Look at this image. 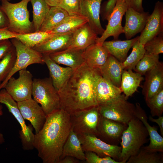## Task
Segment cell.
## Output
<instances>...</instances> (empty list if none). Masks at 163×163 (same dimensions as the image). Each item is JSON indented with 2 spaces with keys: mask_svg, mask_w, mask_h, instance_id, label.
Here are the masks:
<instances>
[{
  "mask_svg": "<svg viewBox=\"0 0 163 163\" xmlns=\"http://www.w3.org/2000/svg\"><path fill=\"white\" fill-rule=\"evenodd\" d=\"M149 136L142 121L135 116L128 123L123 132L120 143L122 149L121 163H126L131 156L137 154L142 146L146 143Z\"/></svg>",
  "mask_w": 163,
  "mask_h": 163,
  "instance_id": "3",
  "label": "cell"
},
{
  "mask_svg": "<svg viewBox=\"0 0 163 163\" xmlns=\"http://www.w3.org/2000/svg\"><path fill=\"white\" fill-rule=\"evenodd\" d=\"M79 160L71 156H67L59 161V163H78Z\"/></svg>",
  "mask_w": 163,
  "mask_h": 163,
  "instance_id": "48",
  "label": "cell"
},
{
  "mask_svg": "<svg viewBox=\"0 0 163 163\" xmlns=\"http://www.w3.org/2000/svg\"><path fill=\"white\" fill-rule=\"evenodd\" d=\"M103 0H80L79 14L85 17L88 23L97 34L101 35L104 31L100 18L101 4Z\"/></svg>",
  "mask_w": 163,
  "mask_h": 163,
  "instance_id": "17",
  "label": "cell"
},
{
  "mask_svg": "<svg viewBox=\"0 0 163 163\" xmlns=\"http://www.w3.org/2000/svg\"><path fill=\"white\" fill-rule=\"evenodd\" d=\"M136 107L135 116L143 123L149 134L150 142L149 145L143 147L145 149L152 152H163V138L158 132L155 126H151L148 121L146 113L139 103L135 104Z\"/></svg>",
  "mask_w": 163,
  "mask_h": 163,
  "instance_id": "19",
  "label": "cell"
},
{
  "mask_svg": "<svg viewBox=\"0 0 163 163\" xmlns=\"http://www.w3.org/2000/svg\"><path fill=\"white\" fill-rule=\"evenodd\" d=\"M19 72L18 78L11 77L4 88L17 102L32 98L33 82L32 75L26 69Z\"/></svg>",
  "mask_w": 163,
  "mask_h": 163,
  "instance_id": "10",
  "label": "cell"
},
{
  "mask_svg": "<svg viewBox=\"0 0 163 163\" xmlns=\"http://www.w3.org/2000/svg\"><path fill=\"white\" fill-rule=\"evenodd\" d=\"M122 92L117 87L101 76L97 87L96 99L98 105L104 104L120 96Z\"/></svg>",
  "mask_w": 163,
  "mask_h": 163,
  "instance_id": "27",
  "label": "cell"
},
{
  "mask_svg": "<svg viewBox=\"0 0 163 163\" xmlns=\"http://www.w3.org/2000/svg\"><path fill=\"white\" fill-rule=\"evenodd\" d=\"M145 54L159 55L163 53V33L147 42L144 45Z\"/></svg>",
  "mask_w": 163,
  "mask_h": 163,
  "instance_id": "39",
  "label": "cell"
},
{
  "mask_svg": "<svg viewBox=\"0 0 163 163\" xmlns=\"http://www.w3.org/2000/svg\"><path fill=\"white\" fill-rule=\"evenodd\" d=\"M8 18L0 5V29L8 27Z\"/></svg>",
  "mask_w": 163,
  "mask_h": 163,
  "instance_id": "46",
  "label": "cell"
},
{
  "mask_svg": "<svg viewBox=\"0 0 163 163\" xmlns=\"http://www.w3.org/2000/svg\"><path fill=\"white\" fill-rule=\"evenodd\" d=\"M43 55L44 63L49 69L53 85L58 92L71 77L75 70L69 67H61L53 61L49 54Z\"/></svg>",
  "mask_w": 163,
  "mask_h": 163,
  "instance_id": "20",
  "label": "cell"
},
{
  "mask_svg": "<svg viewBox=\"0 0 163 163\" xmlns=\"http://www.w3.org/2000/svg\"><path fill=\"white\" fill-rule=\"evenodd\" d=\"M149 120L157 124L160 128V131L161 136H163V117L161 116L158 117L157 119H154L151 116H149Z\"/></svg>",
  "mask_w": 163,
  "mask_h": 163,
  "instance_id": "47",
  "label": "cell"
},
{
  "mask_svg": "<svg viewBox=\"0 0 163 163\" xmlns=\"http://www.w3.org/2000/svg\"><path fill=\"white\" fill-rule=\"evenodd\" d=\"M84 50L68 48L51 53L49 55L56 63L66 65L75 70L85 63L83 56Z\"/></svg>",
  "mask_w": 163,
  "mask_h": 163,
  "instance_id": "22",
  "label": "cell"
},
{
  "mask_svg": "<svg viewBox=\"0 0 163 163\" xmlns=\"http://www.w3.org/2000/svg\"><path fill=\"white\" fill-rule=\"evenodd\" d=\"M69 114L71 129L77 135L88 134L98 137V127L101 116L98 105Z\"/></svg>",
  "mask_w": 163,
  "mask_h": 163,
  "instance_id": "7",
  "label": "cell"
},
{
  "mask_svg": "<svg viewBox=\"0 0 163 163\" xmlns=\"http://www.w3.org/2000/svg\"><path fill=\"white\" fill-rule=\"evenodd\" d=\"M125 14L123 33L127 40L130 39L143 29L150 15L148 12L137 11L129 7Z\"/></svg>",
  "mask_w": 163,
  "mask_h": 163,
  "instance_id": "18",
  "label": "cell"
},
{
  "mask_svg": "<svg viewBox=\"0 0 163 163\" xmlns=\"http://www.w3.org/2000/svg\"><path fill=\"white\" fill-rule=\"evenodd\" d=\"M125 0H118L107 20L106 29L101 36L97 37L96 43L101 45L108 37L112 36L114 40L118 39L120 35L123 33L122 21L123 16L128 8Z\"/></svg>",
  "mask_w": 163,
  "mask_h": 163,
  "instance_id": "12",
  "label": "cell"
},
{
  "mask_svg": "<svg viewBox=\"0 0 163 163\" xmlns=\"http://www.w3.org/2000/svg\"><path fill=\"white\" fill-rule=\"evenodd\" d=\"M30 0H22L17 3L2 1L1 6L9 21L8 28L17 34H24L34 31L33 24L30 20L27 5Z\"/></svg>",
  "mask_w": 163,
  "mask_h": 163,
  "instance_id": "4",
  "label": "cell"
},
{
  "mask_svg": "<svg viewBox=\"0 0 163 163\" xmlns=\"http://www.w3.org/2000/svg\"><path fill=\"white\" fill-rule=\"evenodd\" d=\"M143 80L144 78L142 75L133 72L132 70H123L120 88L126 99L137 91L141 81Z\"/></svg>",
  "mask_w": 163,
  "mask_h": 163,
  "instance_id": "29",
  "label": "cell"
},
{
  "mask_svg": "<svg viewBox=\"0 0 163 163\" xmlns=\"http://www.w3.org/2000/svg\"><path fill=\"white\" fill-rule=\"evenodd\" d=\"M17 103L24 119L29 121L35 133H38L42 128L46 117L41 107L32 98Z\"/></svg>",
  "mask_w": 163,
  "mask_h": 163,
  "instance_id": "14",
  "label": "cell"
},
{
  "mask_svg": "<svg viewBox=\"0 0 163 163\" xmlns=\"http://www.w3.org/2000/svg\"><path fill=\"white\" fill-rule=\"evenodd\" d=\"M16 53L12 46L7 54L0 60V84L7 78L14 65Z\"/></svg>",
  "mask_w": 163,
  "mask_h": 163,
  "instance_id": "36",
  "label": "cell"
},
{
  "mask_svg": "<svg viewBox=\"0 0 163 163\" xmlns=\"http://www.w3.org/2000/svg\"><path fill=\"white\" fill-rule=\"evenodd\" d=\"M139 39V36L131 39L121 40H114L105 41L102 45L108 53L123 63L127 56V54L133 44Z\"/></svg>",
  "mask_w": 163,
  "mask_h": 163,
  "instance_id": "26",
  "label": "cell"
},
{
  "mask_svg": "<svg viewBox=\"0 0 163 163\" xmlns=\"http://www.w3.org/2000/svg\"><path fill=\"white\" fill-rule=\"evenodd\" d=\"M2 106L0 105V116L2 115L3 114L2 110ZM4 141V139L3 135L0 132V144L3 143Z\"/></svg>",
  "mask_w": 163,
  "mask_h": 163,
  "instance_id": "50",
  "label": "cell"
},
{
  "mask_svg": "<svg viewBox=\"0 0 163 163\" xmlns=\"http://www.w3.org/2000/svg\"><path fill=\"white\" fill-rule=\"evenodd\" d=\"M121 94L107 103L98 105L101 115L104 117L128 125L134 117L135 105L127 100Z\"/></svg>",
  "mask_w": 163,
  "mask_h": 163,
  "instance_id": "6",
  "label": "cell"
},
{
  "mask_svg": "<svg viewBox=\"0 0 163 163\" xmlns=\"http://www.w3.org/2000/svg\"><path fill=\"white\" fill-rule=\"evenodd\" d=\"M80 0H62L58 6L65 10L69 15L79 14Z\"/></svg>",
  "mask_w": 163,
  "mask_h": 163,
  "instance_id": "40",
  "label": "cell"
},
{
  "mask_svg": "<svg viewBox=\"0 0 163 163\" xmlns=\"http://www.w3.org/2000/svg\"><path fill=\"white\" fill-rule=\"evenodd\" d=\"M32 96L33 99L41 105L46 116L60 109L58 92L50 77L33 79Z\"/></svg>",
  "mask_w": 163,
  "mask_h": 163,
  "instance_id": "5",
  "label": "cell"
},
{
  "mask_svg": "<svg viewBox=\"0 0 163 163\" xmlns=\"http://www.w3.org/2000/svg\"><path fill=\"white\" fill-rule=\"evenodd\" d=\"M97 37V34L87 23L73 32L72 43L68 48L84 50L95 43Z\"/></svg>",
  "mask_w": 163,
  "mask_h": 163,
  "instance_id": "25",
  "label": "cell"
},
{
  "mask_svg": "<svg viewBox=\"0 0 163 163\" xmlns=\"http://www.w3.org/2000/svg\"><path fill=\"white\" fill-rule=\"evenodd\" d=\"M55 34L40 30L24 34H18L15 37L28 47L33 49L52 37Z\"/></svg>",
  "mask_w": 163,
  "mask_h": 163,
  "instance_id": "32",
  "label": "cell"
},
{
  "mask_svg": "<svg viewBox=\"0 0 163 163\" xmlns=\"http://www.w3.org/2000/svg\"><path fill=\"white\" fill-rule=\"evenodd\" d=\"M73 33L55 34L47 40L33 49L43 54L49 55L66 50L72 44Z\"/></svg>",
  "mask_w": 163,
  "mask_h": 163,
  "instance_id": "21",
  "label": "cell"
},
{
  "mask_svg": "<svg viewBox=\"0 0 163 163\" xmlns=\"http://www.w3.org/2000/svg\"><path fill=\"white\" fill-rule=\"evenodd\" d=\"M11 39L16 51V60L11 72L0 84V90L4 88L9 79L18 72L33 64L44 63L43 54L26 46L16 38Z\"/></svg>",
  "mask_w": 163,
  "mask_h": 163,
  "instance_id": "9",
  "label": "cell"
},
{
  "mask_svg": "<svg viewBox=\"0 0 163 163\" xmlns=\"http://www.w3.org/2000/svg\"><path fill=\"white\" fill-rule=\"evenodd\" d=\"M85 161L88 163H120L110 156L101 157L94 152H85Z\"/></svg>",
  "mask_w": 163,
  "mask_h": 163,
  "instance_id": "41",
  "label": "cell"
},
{
  "mask_svg": "<svg viewBox=\"0 0 163 163\" xmlns=\"http://www.w3.org/2000/svg\"><path fill=\"white\" fill-rule=\"evenodd\" d=\"M118 0H109L106 5L104 13V19L107 20Z\"/></svg>",
  "mask_w": 163,
  "mask_h": 163,
  "instance_id": "44",
  "label": "cell"
},
{
  "mask_svg": "<svg viewBox=\"0 0 163 163\" xmlns=\"http://www.w3.org/2000/svg\"><path fill=\"white\" fill-rule=\"evenodd\" d=\"M128 125L104 117L101 115L98 127V137L111 145H118L122 133Z\"/></svg>",
  "mask_w": 163,
  "mask_h": 163,
  "instance_id": "15",
  "label": "cell"
},
{
  "mask_svg": "<svg viewBox=\"0 0 163 163\" xmlns=\"http://www.w3.org/2000/svg\"><path fill=\"white\" fill-rule=\"evenodd\" d=\"M78 136L84 152H93L101 157L110 156L121 163V146L108 143L93 135L82 134Z\"/></svg>",
  "mask_w": 163,
  "mask_h": 163,
  "instance_id": "11",
  "label": "cell"
},
{
  "mask_svg": "<svg viewBox=\"0 0 163 163\" xmlns=\"http://www.w3.org/2000/svg\"><path fill=\"white\" fill-rule=\"evenodd\" d=\"M11 0H0V1H1L2 2V1H10Z\"/></svg>",
  "mask_w": 163,
  "mask_h": 163,
  "instance_id": "51",
  "label": "cell"
},
{
  "mask_svg": "<svg viewBox=\"0 0 163 163\" xmlns=\"http://www.w3.org/2000/svg\"><path fill=\"white\" fill-rule=\"evenodd\" d=\"M69 15L59 6L50 7L40 27L42 31H51L60 24Z\"/></svg>",
  "mask_w": 163,
  "mask_h": 163,
  "instance_id": "30",
  "label": "cell"
},
{
  "mask_svg": "<svg viewBox=\"0 0 163 163\" xmlns=\"http://www.w3.org/2000/svg\"><path fill=\"white\" fill-rule=\"evenodd\" d=\"M99 70L103 78L115 86L120 88L124 70L122 63L110 54L105 63Z\"/></svg>",
  "mask_w": 163,
  "mask_h": 163,
  "instance_id": "24",
  "label": "cell"
},
{
  "mask_svg": "<svg viewBox=\"0 0 163 163\" xmlns=\"http://www.w3.org/2000/svg\"><path fill=\"white\" fill-rule=\"evenodd\" d=\"M0 103L6 105L21 126L19 134L23 149L25 150L33 149L34 148L35 134L33 132V126L31 125H26L18 108L17 102L4 88L0 90Z\"/></svg>",
  "mask_w": 163,
  "mask_h": 163,
  "instance_id": "8",
  "label": "cell"
},
{
  "mask_svg": "<svg viewBox=\"0 0 163 163\" xmlns=\"http://www.w3.org/2000/svg\"><path fill=\"white\" fill-rule=\"evenodd\" d=\"M110 54L102 45L95 43L83 51L85 62L89 67L99 69L107 61Z\"/></svg>",
  "mask_w": 163,
  "mask_h": 163,
  "instance_id": "23",
  "label": "cell"
},
{
  "mask_svg": "<svg viewBox=\"0 0 163 163\" xmlns=\"http://www.w3.org/2000/svg\"><path fill=\"white\" fill-rule=\"evenodd\" d=\"M71 129L70 114L60 109L46 116L41 129L35 134L34 148L43 163H59Z\"/></svg>",
  "mask_w": 163,
  "mask_h": 163,
  "instance_id": "2",
  "label": "cell"
},
{
  "mask_svg": "<svg viewBox=\"0 0 163 163\" xmlns=\"http://www.w3.org/2000/svg\"><path fill=\"white\" fill-rule=\"evenodd\" d=\"M18 34L10 31L8 27L0 29V41L15 38Z\"/></svg>",
  "mask_w": 163,
  "mask_h": 163,
  "instance_id": "45",
  "label": "cell"
},
{
  "mask_svg": "<svg viewBox=\"0 0 163 163\" xmlns=\"http://www.w3.org/2000/svg\"><path fill=\"white\" fill-rule=\"evenodd\" d=\"M148 151L142 147L138 153L131 156L126 163H162V155Z\"/></svg>",
  "mask_w": 163,
  "mask_h": 163,
  "instance_id": "34",
  "label": "cell"
},
{
  "mask_svg": "<svg viewBox=\"0 0 163 163\" xmlns=\"http://www.w3.org/2000/svg\"><path fill=\"white\" fill-rule=\"evenodd\" d=\"M101 76L99 69L92 68L85 62L75 70L58 91L60 109L70 114L98 105L96 90Z\"/></svg>",
  "mask_w": 163,
  "mask_h": 163,
  "instance_id": "1",
  "label": "cell"
},
{
  "mask_svg": "<svg viewBox=\"0 0 163 163\" xmlns=\"http://www.w3.org/2000/svg\"><path fill=\"white\" fill-rule=\"evenodd\" d=\"M88 22L87 18L80 14L69 15L51 31L55 34L73 33Z\"/></svg>",
  "mask_w": 163,
  "mask_h": 163,
  "instance_id": "31",
  "label": "cell"
},
{
  "mask_svg": "<svg viewBox=\"0 0 163 163\" xmlns=\"http://www.w3.org/2000/svg\"><path fill=\"white\" fill-rule=\"evenodd\" d=\"M142 93L145 101L163 89V63L159 62L146 72Z\"/></svg>",
  "mask_w": 163,
  "mask_h": 163,
  "instance_id": "16",
  "label": "cell"
},
{
  "mask_svg": "<svg viewBox=\"0 0 163 163\" xmlns=\"http://www.w3.org/2000/svg\"><path fill=\"white\" fill-rule=\"evenodd\" d=\"M46 3L50 7L58 6L62 0H44Z\"/></svg>",
  "mask_w": 163,
  "mask_h": 163,
  "instance_id": "49",
  "label": "cell"
},
{
  "mask_svg": "<svg viewBox=\"0 0 163 163\" xmlns=\"http://www.w3.org/2000/svg\"><path fill=\"white\" fill-rule=\"evenodd\" d=\"M10 39H5L0 41V60L11 49L13 45Z\"/></svg>",
  "mask_w": 163,
  "mask_h": 163,
  "instance_id": "42",
  "label": "cell"
},
{
  "mask_svg": "<svg viewBox=\"0 0 163 163\" xmlns=\"http://www.w3.org/2000/svg\"><path fill=\"white\" fill-rule=\"evenodd\" d=\"M162 33H163V4L161 2L158 1L139 36V40L144 45L147 42Z\"/></svg>",
  "mask_w": 163,
  "mask_h": 163,
  "instance_id": "13",
  "label": "cell"
},
{
  "mask_svg": "<svg viewBox=\"0 0 163 163\" xmlns=\"http://www.w3.org/2000/svg\"><path fill=\"white\" fill-rule=\"evenodd\" d=\"M67 156H72L80 161L85 160V153L78 136L71 129L64 145L60 160Z\"/></svg>",
  "mask_w": 163,
  "mask_h": 163,
  "instance_id": "28",
  "label": "cell"
},
{
  "mask_svg": "<svg viewBox=\"0 0 163 163\" xmlns=\"http://www.w3.org/2000/svg\"><path fill=\"white\" fill-rule=\"evenodd\" d=\"M33 8V21L34 31L40 30L50 7L44 0H30Z\"/></svg>",
  "mask_w": 163,
  "mask_h": 163,
  "instance_id": "33",
  "label": "cell"
},
{
  "mask_svg": "<svg viewBox=\"0 0 163 163\" xmlns=\"http://www.w3.org/2000/svg\"><path fill=\"white\" fill-rule=\"evenodd\" d=\"M159 55L145 54L136 66L134 70L142 76L155 66L159 62Z\"/></svg>",
  "mask_w": 163,
  "mask_h": 163,
  "instance_id": "37",
  "label": "cell"
},
{
  "mask_svg": "<svg viewBox=\"0 0 163 163\" xmlns=\"http://www.w3.org/2000/svg\"><path fill=\"white\" fill-rule=\"evenodd\" d=\"M145 101L152 116H161L163 112V89Z\"/></svg>",
  "mask_w": 163,
  "mask_h": 163,
  "instance_id": "38",
  "label": "cell"
},
{
  "mask_svg": "<svg viewBox=\"0 0 163 163\" xmlns=\"http://www.w3.org/2000/svg\"><path fill=\"white\" fill-rule=\"evenodd\" d=\"M132 52L122 63L124 70H134L136 66L145 53L144 45L139 40L133 44Z\"/></svg>",
  "mask_w": 163,
  "mask_h": 163,
  "instance_id": "35",
  "label": "cell"
},
{
  "mask_svg": "<svg viewBox=\"0 0 163 163\" xmlns=\"http://www.w3.org/2000/svg\"><path fill=\"white\" fill-rule=\"evenodd\" d=\"M128 7L133 8L139 12L144 11L142 7V0H125Z\"/></svg>",
  "mask_w": 163,
  "mask_h": 163,
  "instance_id": "43",
  "label": "cell"
}]
</instances>
